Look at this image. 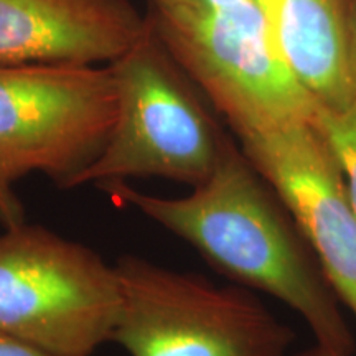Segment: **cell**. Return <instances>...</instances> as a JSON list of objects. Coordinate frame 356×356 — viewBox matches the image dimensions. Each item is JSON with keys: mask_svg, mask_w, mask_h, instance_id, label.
Masks as SVG:
<instances>
[{"mask_svg": "<svg viewBox=\"0 0 356 356\" xmlns=\"http://www.w3.org/2000/svg\"><path fill=\"white\" fill-rule=\"evenodd\" d=\"M145 218L190 244L239 287L266 293L299 315L315 343L353 356L346 310L282 200L233 144L202 185L184 197L104 186Z\"/></svg>", "mask_w": 356, "mask_h": 356, "instance_id": "1", "label": "cell"}, {"mask_svg": "<svg viewBox=\"0 0 356 356\" xmlns=\"http://www.w3.org/2000/svg\"><path fill=\"white\" fill-rule=\"evenodd\" d=\"M108 65L118 99L113 129L68 188L131 178H163L195 188L208 180L234 140L150 20L144 35Z\"/></svg>", "mask_w": 356, "mask_h": 356, "instance_id": "2", "label": "cell"}, {"mask_svg": "<svg viewBox=\"0 0 356 356\" xmlns=\"http://www.w3.org/2000/svg\"><path fill=\"white\" fill-rule=\"evenodd\" d=\"M121 307L111 341L129 356H291L293 332L244 287L137 256L115 262Z\"/></svg>", "mask_w": 356, "mask_h": 356, "instance_id": "3", "label": "cell"}, {"mask_svg": "<svg viewBox=\"0 0 356 356\" xmlns=\"http://www.w3.org/2000/svg\"><path fill=\"white\" fill-rule=\"evenodd\" d=\"M121 307L115 264L37 225L0 234V330L60 356L111 341Z\"/></svg>", "mask_w": 356, "mask_h": 356, "instance_id": "4", "label": "cell"}, {"mask_svg": "<svg viewBox=\"0 0 356 356\" xmlns=\"http://www.w3.org/2000/svg\"><path fill=\"white\" fill-rule=\"evenodd\" d=\"M149 20L236 139L317 119L257 0L186 22Z\"/></svg>", "mask_w": 356, "mask_h": 356, "instance_id": "5", "label": "cell"}, {"mask_svg": "<svg viewBox=\"0 0 356 356\" xmlns=\"http://www.w3.org/2000/svg\"><path fill=\"white\" fill-rule=\"evenodd\" d=\"M115 109L109 65L0 63V173L68 188L104 147Z\"/></svg>", "mask_w": 356, "mask_h": 356, "instance_id": "6", "label": "cell"}, {"mask_svg": "<svg viewBox=\"0 0 356 356\" xmlns=\"http://www.w3.org/2000/svg\"><path fill=\"white\" fill-rule=\"evenodd\" d=\"M238 144L286 204L356 322V204L317 119L243 137Z\"/></svg>", "mask_w": 356, "mask_h": 356, "instance_id": "7", "label": "cell"}, {"mask_svg": "<svg viewBox=\"0 0 356 356\" xmlns=\"http://www.w3.org/2000/svg\"><path fill=\"white\" fill-rule=\"evenodd\" d=\"M147 26L129 0H0V63L108 65Z\"/></svg>", "mask_w": 356, "mask_h": 356, "instance_id": "8", "label": "cell"}, {"mask_svg": "<svg viewBox=\"0 0 356 356\" xmlns=\"http://www.w3.org/2000/svg\"><path fill=\"white\" fill-rule=\"evenodd\" d=\"M280 53L318 113L356 102L348 0H257Z\"/></svg>", "mask_w": 356, "mask_h": 356, "instance_id": "9", "label": "cell"}, {"mask_svg": "<svg viewBox=\"0 0 356 356\" xmlns=\"http://www.w3.org/2000/svg\"><path fill=\"white\" fill-rule=\"evenodd\" d=\"M317 122L340 160L356 204V102L340 113H318Z\"/></svg>", "mask_w": 356, "mask_h": 356, "instance_id": "10", "label": "cell"}, {"mask_svg": "<svg viewBox=\"0 0 356 356\" xmlns=\"http://www.w3.org/2000/svg\"><path fill=\"white\" fill-rule=\"evenodd\" d=\"M241 2L244 0H147V15L162 22H186L238 6Z\"/></svg>", "mask_w": 356, "mask_h": 356, "instance_id": "11", "label": "cell"}, {"mask_svg": "<svg viewBox=\"0 0 356 356\" xmlns=\"http://www.w3.org/2000/svg\"><path fill=\"white\" fill-rule=\"evenodd\" d=\"M13 184L0 173V222L6 228L24 222V207L13 191Z\"/></svg>", "mask_w": 356, "mask_h": 356, "instance_id": "12", "label": "cell"}, {"mask_svg": "<svg viewBox=\"0 0 356 356\" xmlns=\"http://www.w3.org/2000/svg\"><path fill=\"white\" fill-rule=\"evenodd\" d=\"M0 356H60L51 351L40 348L30 341L19 338L12 333L0 330Z\"/></svg>", "mask_w": 356, "mask_h": 356, "instance_id": "13", "label": "cell"}, {"mask_svg": "<svg viewBox=\"0 0 356 356\" xmlns=\"http://www.w3.org/2000/svg\"><path fill=\"white\" fill-rule=\"evenodd\" d=\"M348 42L353 73L356 79V0H348Z\"/></svg>", "mask_w": 356, "mask_h": 356, "instance_id": "14", "label": "cell"}, {"mask_svg": "<svg viewBox=\"0 0 356 356\" xmlns=\"http://www.w3.org/2000/svg\"><path fill=\"white\" fill-rule=\"evenodd\" d=\"M293 356H343V355H338V353H335V351L327 350V348H323V346L314 343L310 348L300 351V353H297Z\"/></svg>", "mask_w": 356, "mask_h": 356, "instance_id": "15", "label": "cell"}]
</instances>
